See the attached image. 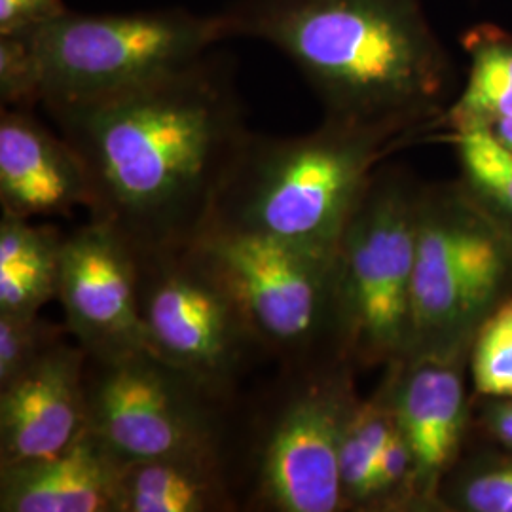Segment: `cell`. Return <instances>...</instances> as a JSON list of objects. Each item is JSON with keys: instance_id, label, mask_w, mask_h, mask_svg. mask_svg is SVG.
Here are the masks:
<instances>
[{"instance_id": "cell-1", "label": "cell", "mask_w": 512, "mask_h": 512, "mask_svg": "<svg viewBox=\"0 0 512 512\" xmlns=\"http://www.w3.org/2000/svg\"><path fill=\"white\" fill-rule=\"evenodd\" d=\"M44 110L84 165L88 219L135 255L202 236L253 133L234 61L217 50L128 92Z\"/></svg>"}, {"instance_id": "cell-2", "label": "cell", "mask_w": 512, "mask_h": 512, "mask_svg": "<svg viewBox=\"0 0 512 512\" xmlns=\"http://www.w3.org/2000/svg\"><path fill=\"white\" fill-rule=\"evenodd\" d=\"M219 18L285 55L334 122L406 135L454 82L421 0H232Z\"/></svg>"}, {"instance_id": "cell-3", "label": "cell", "mask_w": 512, "mask_h": 512, "mask_svg": "<svg viewBox=\"0 0 512 512\" xmlns=\"http://www.w3.org/2000/svg\"><path fill=\"white\" fill-rule=\"evenodd\" d=\"M403 137L327 118L304 135L272 137L253 131L209 226L336 255L376 165Z\"/></svg>"}, {"instance_id": "cell-4", "label": "cell", "mask_w": 512, "mask_h": 512, "mask_svg": "<svg viewBox=\"0 0 512 512\" xmlns=\"http://www.w3.org/2000/svg\"><path fill=\"white\" fill-rule=\"evenodd\" d=\"M23 37L35 57L42 109L128 92L192 65L226 40L219 14L186 8L69 10Z\"/></svg>"}, {"instance_id": "cell-5", "label": "cell", "mask_w": 512, "mask_h": 512, "mask_svg": "<svg viewBox=\"0 0 512 512\" xmlns=\"http://www.w3.org/2000/svg\"><path fill=\"white\" fill-rule=\"evenodd\" d=\"M418 202L401 173H374L340 239L338 348L349 365H393L410 351Z\"/></svg>"}, {"instance_id": "cell-6", "label": "cell", "mask_w": 512, "mask_h": 512, "mask_svg": "<svg viewBox=\"0 0 512 512\" xmlns=\"http://www.w3.org/2000/svg\"><path fill=\"white\" fill-rule=\"evenodd\" d=\"M194 243L238 294L264 351L285 368L329 363L319 355L325 348L340 355L336 255L222 226L205 228Z\"/></svg>"}, {"instance_id": "cell-7", "label": "cell", "mask_w": 512, "mask_h": 512, "mask_svg": "<svg viewBox=\"0 0 512 512\" xmlns=\"http://www.w3.org/2000/svg\"><path fill=\"white\" fill-rule=\"evenodd\" d=\"M135 256L148 348L228 399L266 353L238 294L196 243Z\"/></svg>"}, {"instance_id": "cell-8", "label": "cell", "mask_w": 512, "mask_h": 512, "mask_svg": "<svg viewBox=\"0 0 512 512\" xmlns=\"http://www.w3.org/2000/svg\"><path fill=\"white\" fill-rule=\"evenodd\" d=\"M348 368L338 359L289 370L291 385L264 421L253 454L251 495L260 511L346 509L340 444L359 403Z\"/></svg>"}, {"instance_id": "cell-9", "label": "cell", "mask_w": 512, "mask_h": 512, "mask_svg": "<svg viewBox=\"0 0 512 512\" xmlns=\"http://www.w3.org/2000/svg\"><path fill=\"white\" fill-rule=\"evenodd\" d=\"M88 420L122 461L224 450L219 397L150 349L86 366Z\"/></svg>"}, {"instance_id": "cell-10", "label": "cell", "mask_w": 512, "mask_h": 512, "mask_svg": "<svg viewBox=\"0 0 512 512\" xmlns=\"http://www.w3.org/2000/svg\"><path fill=\"white\" fill-rule=\"evenodd\" d=\"M57 300L65 327L90 361L148 348L137 256L112 226L86 220L63 241Z\"/></svg>"}, {"instance_id": "cell-11", "label": "cell", "mask_w": 512, "mask_h": 512, "mask_svg": "<svg viewBox=\"0 0 512 512\" xmlns=\"http://www.w3.org/2000/svg\"><path fill=\"white\" fill-rule=\"evenodd\" d=\"M86 366L67 338L0 387V465L52 458L88 431Z\"/></svg>"}, {"instance_id": "cell-12", "label": "cell", "mask_w": 512, "mask_h": 512, "mask_svg": "<svg viewBox=\"0 0 512 512\" xmlns=\"http://www.w3.org/2000/svg\"><path fill=\"white\" fill-rule=\"evenodd\" d=\"M458 351L423 353L393 363L389 378L397 425L414 456L410 501L437 494L440 478L458 456L465 393Z\"/></svg>"}, {"instance_id": "cell-13", "label": "cell", "mask_w": 512, "mask_h": 512, "mask_svg": "<svg viewBox=\"0 0 512 512\" xmlns=\"http://www.w3.org/2000/svg\"><path fill=\"white\" fill-rule=\"evenodd\" d=\"M90 183L78 154L33 110L0 112V207L2 213L33 220L69 219L90 207Z\"/></svg>"}, {"instance_id": "cell-14", "label": "cell", "mask_w": 512, "mask_h": 512, "mask_svg": "<svg viewBox=\"0 0 512 512\" xmlns=\"http://www.w3.org/2000/svg\"><path fill=\"white\" fill-rule=\"evenodd\" d=\"M124 463L88 427L52 458L0 465V512H118Z\"/></svg>"}, {"instance_id": "cell-15", "label": "cell", "mask_w": 512, "mask_h": 512, "mask_svg": "<svg viewBox=\"0 0 512 512\" xmlns=\"http://www.w3.org/2000/svg\"><path fill=\"white\" fill-rule=\"evenodd\" d=\"M224 450L129 461L122 467L118 512L236 511Z\"/></svg>"}, {"instance_id": "cell-16", "label": "cell", "mask_w": 512, "mask_h": 512, "mask_svg": "<svg viewBox=\"0 0 512 512\" xmlns=\"http://www.w3.org/2000/svg\"><path fill=\"white\" fill-rule=\"evenodd\" d=\"M63 241L54 224H33L2 213L0 313H40L57 300Z\"/></svg>"}, {"instance_id": "cell-17", "label": "cell", "mask_w": 512, "mask_h": 512, "mask_svg": "<svg viewBox=\"0 0 512 512\" xmlns=\"http://www.w3.org/2000/svg\"><path fill=\"white\" fill-rule=\"evenodd\" d=\"M471 67L463 93L448 112L456 129L490 128L512 118V35L497 25H478L461 38Z\"/></svg>"}, {"instance_id": "cell-18", "label": "cell", "mask_w": 512, "mask_h": 512, "mask_svg": "<svg viewBox=\"0 0 512 512\" xmlns=\"http://www.w3.org/2000/svg\"><path fill=\"white\" fill-rule=\"evenodd\" d=\"M395 429V410L384 393L368 403L355 404L340 444V480L346 509L372 505L380 454Z\"/></svg>"}, {"instance_id": "cell-19", "label": "cell", "mask_w": 512, "mask_h": 512, "mask_svg": "<svg viewBox=\"0 0 512 512\" xmlns=\"http://www.w3.org/2000/svg\"><path fill=\"white\" fill-rule=\"evenodd\" d=\"M452 141L469 196L512 241V154L484 128L456 129Z\"/></svg>"}, {"instance_id": "cell-20", "label": "cell", "mask_w": 512, "mask_h": 512, "mask_svg": "<svg viewBox=\"0 0 512 512\" xmlns=\"http://www.w3.org/2000/svg\"><path fill=\"white\" fill-rule=\"evenodd\" d=\"M71 338L63 325L40 313H0V387L14 382L55 346Z\"/></svg>"}, {"instance_id": "cell-21", "label": "cell", "mask_w": 512, "mask_h": 512, "mask_svg": "<svg viewBox=\"0 0 512 512\" xmlns=\"http://www.w3.org/2000/svg\"><path fill=\"white\" fill-rule=\"evenodd\" d=\"M473 380L482 395L512 399V296L497 304L478 330Z\"/></svg>"}, {"instance_id": "cell-22", "label": "cell", "mask_w": 512, "mask_h": 512, "mask_svg": "<svg viewBox=\"0 0 512 512\" xmlns=\"http://www.w3.org/2000/svg\"><path fill=\"white\" fill-rule=\"evenodd\" d=\"M0 105L2 109L40 107L37 65L23 35L0 37Z\"/></svg>"}, {"instance_id": "cell-23", "label": "cell", "mask_w": 512, "mask_h": 512, "mask_svg": "<svg viewBox=\"0 0 512 512\" xmlns=\"http://www.w3.org/2000/svg\"><path fill=\"white\" fill-rule=\"evenodd\" d=\"M414 473V456L403 431L395 429L389 442L385 444L376 473V490L372 503L378 501H410V484Z\"/></svg>"}, {"instance_id": "cell-24", "label": "cell", "mask_w": 512, "mask_h": 512, "mask_svg": "<svg viewBox=\"0 0 512 512\" xmlns=\"http://www.w3.org/2000/svg\"><path fill=\"white\" fill-rule=\"evenodd\" d=\"M69 10L65 0H0V37L29 33Z\"/></svg>"}, {"instance_id": "cell-25", "label": "cell", "mask_w": 512, "mask_h": 512, "mask_svg": "<svg viewBox=\"0 0 512 512\" xmlns=\"http://www.w3.org/2000/svg\"><path fill=\"white\" fill-rule=\"evenodd\" d=\"M463 503L469 511L512 512V465L473 478L463 492Z\"/></svg>"}, {"instance_id": "cell-26", "label": "cell", "mask_w": 512, "mask_h": 512, "mask_svg": "<svg viewBox=\"0 0 512 512\" xmlns=\"http://www.w3.org/2000/svg\"><path fill=\"white\" fill-rule=\"evenodd\" d=\"M494 431L499 439L512 446V406L495 412Z\"/></svg>"}, {"instance_id": "cell-27", "label": "cell", "mask_w": 512, "mask_h": 512, "mask_svg": "<svg viewBox=\"0 0 512 512\" xmlns=\"http://www.w3.org/2000/svg\"><path fill=\"white\" fill-rule=\"evenodd\" d=\"M486 129L494 135L501 147L507 148L512 154V118H505V120L494 122L490 128Z\"/></svg>"}]
</instances>
